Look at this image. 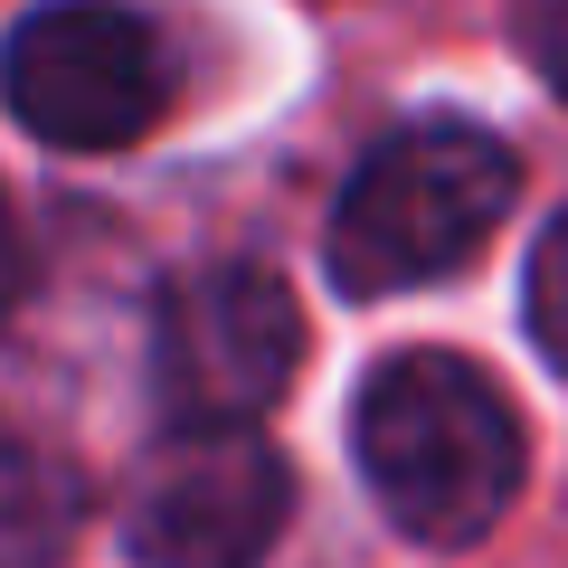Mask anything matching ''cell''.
I'll return each mask as SVG.
<instances>
[{
  "mask_svg": "<svg viewBox=\"0 0 568 568\" xmlns=\"http://www.w3.org/2000/svg\"><path fill=\"white\" fill-rule=\"evenodd\" d=\"M351 455H361L369 503L426 549L484 540L530 465L511 398L455 351H398L369 369L351 407Z\"/></svg>",
  "mask_w": 568,
  "mask_h": 568,
  "instance_id": "obj_1",
  "label": "cell"
},
{
  "mask_svg": "<svg viewBox=\"0 0 568 568\" xmlns=\"http://www.w3.org/2000/svg\"><path fill=\"white\" fill-rule=\"evenodd\" d=\"M511 152L484 123L426 114L361 152L342 209H332V284L342 294H407L436 284L503 227Z\"/></svg>",
  "mask_w": 568,
  "mask_h": 568,
  "instance_id": "obj_2",
  "label": "cell"
},
{
  "mask_svg": "<svg viewBox=\"0 0 568 568\" xmlns=\"http://www.w3.org/2000/svg\"><path fill=\"white\" fill-rule=\"evenodd\" d=\"M304 361V313L284 275L246 256H209L152 294V388L171 426H246L284 398Z\"/></svg>",
  "mask_w": 568,
  "mask_h": 568,
  "instance_id": "obj_3",
  "label": "cell"
},
{
  "mask_svg": "<svg viewBox=\"0 0 568 568\" xmlns=\"http://www.w3.org/2000/svg\"><path fill=\"white\" fill-rule=\"evenodd\" d=\"M10 114L58 152H123L171 114V48L123 0H39L10 29Z\"/></svg>",
  "mask_w": 568,
  "mask_h": 568,
  "instance_id": "obj_4",
  "label": "cell"
},
{
  "mask_svg": "<svg viewBox=\"0 0 568 568\" xmlns=\"http://www.w3.org/2000/svg\"><path fill=\"white\" fill-rule=\"evenodd\" d=\"M284 455L246 426H181L133 484L123 540L142 568H265V549L284 540Z\"/></svg>",
  "mask_w": 568,
  "mask_h": 568,
  "instance_id": "obj_5",
  "label": "cell"
},
{
  "mask_svg": "<svg viewBox=\"0 0 568 568\" xmlns=\"http://www.w3.org/2000/svg\"><path fill=\"white\" fill-rule=\"evenodd\" d=\"M521 313H530V342L549 351V369H568V209L540 227V246H530Z\"/></svg>",
  "mask_w": 568,
  "mask_h": 568,
  "instance_id": "obj_6",
  "label": "cell"
},
{
  "mask_svg": "<svg viewBox=\"0 0 568 568\" xmlns=\"http://www.w3.org/2000/svg\"><path fill=\"white\" fill-rule=\"evenodd\" d=\"M58 511H77V493H67V503H48V465H39V455H10V521H20V568H48V559H58Z\"/></svg>",
  "mask_w": 568,
  "mask_h": 568,
  "instance_id": "obj_7",
  "label": "cell"
},
{
  "mask_svg": "<svg viewBox=\"0 0 568 568\" xmlns=\"http://www.w3.org/2000/svg\"><path fill=\"white\" fill-rule=\"evenodd\" d=\"M540 77L568 95V0H549V10H540Z\"/></svg>",
  "mask_w": 568,
  "mask_h": 568,
  "instance_id": "obj_8",
  "label": "cell"
}]
</instances>
